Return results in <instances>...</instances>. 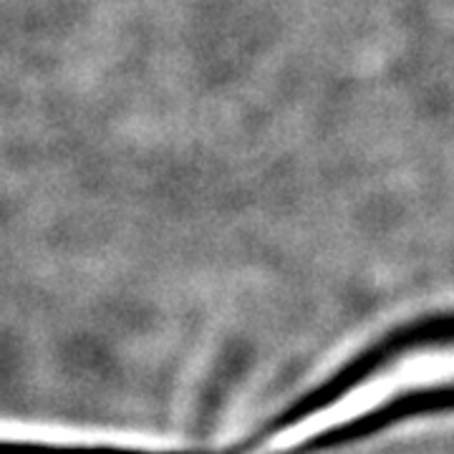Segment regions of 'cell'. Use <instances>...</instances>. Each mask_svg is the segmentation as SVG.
<instances>
[{"mask_svg":"<svg viewBox=\"0 0 454 454\" xmlns=\"http://www.w3.org/2000/svg\"><path fill=\"white\" fill-rule=\"evenodd\" d=\"M444 394H454V328L396 340L354 369L339 373L278 417L268 437L343 406L346 417L313 437V444H324L366 424L381 422L399 406Z\"/></svg>","mask_w":454,"mask_h":454,"instance_id":"cell-1","label":"cell"}]
</instances>
